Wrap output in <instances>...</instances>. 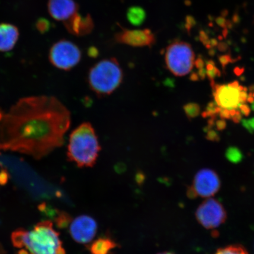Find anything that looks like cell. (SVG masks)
<instances>
[{"mask_svg": "<svg viewBox=\"0 0 254 254\" xmlns=\"http://www.w3.org/2000/svg\"><path fill=\"white\" fill-rule=\"evenodd\" d=\"M64 24L69 33L76 36H86L90 34L94 28V21L90 14L83 17L78 12L64 22Z\"/></svg>", "mask_w": 254, "mask_h": 254, "instance_id": "obj_13", "label": "cell"}, {"mask_svg": "<svg viewBox=\"0 0 254 254\" xmlns=\"http://www.w3.org/2000/svg\"><path fill=\"white\" fill-rule=\"evenodd\" d=\"M100 151L98 136L90 123H82L72 132L69 139L67 157L78 167H93Z\"/></svg>", "mask_w": 254, "mask_h": 254, "instance_id": "obj_4", "label": "cell"}, {"mask_svg": "<svg viewBox=\"0 0 254 254\" xmlns=\"http://www.w3.org/2000/svg\"><path fill=\"white\" fill-rule=\"evenodd\" d=\"M19 38L18 28L8 23L0 24V52L11 50Z\"/></svg>", "mask_w": 254, "mask_h": 254, "instance_id": "obj_14", "label": "cell"}, {"mask_svg": "<svg viewBox=\"0 0 254 254\" xmlns=\"http://www.w3.org/2000/svg\"><path fill=\"white\" fill-rule=\"evenodd\" d=\"M81 59V52L74 43L65 40L58 41L51 48L49 59L54 66L68 71L77 65Z\"/></svg>", "mask_w": 254, "mask_h": 254, "instance_id": "obj_7", "label": "cell"}, {"mask_svg": "<svg viewBox=\"0 0 254 254\" xmlns=\"http://www.w3.org/2000/svg\"><path fill=\"white\" fill-rule=\"evenodd\" d=\"M196 220L206 229H215L223 224L227 217L224 206L214 198H206L195 212Z\"/></svg>", "mask_w": 254, "mask_h": 254, "instance_id": "obj_9", "label": "cell"}, {"mask_svg": "<svg viewBox=\"0 0 254 254\" xmlns=\"http://www.w3.org/2000/svg\"><path fill=\"white\" fill-rule=\"evenodd\" d=\"M146 17L147 15L144 9L138 6L130 7L127 11V19L130 23L135 26H139L144 23Z\"/></svg>", "mask_w": 254, "mask_h": 254, "instance_id": "obj_16", "label": "cell"}, {"mask_svg": "<svg viewBox=\"0 0 254 254\" xmlns=\"http://www.w3.org/2000/svg\"><path fill=\"white\" fill-rule=\"evenodd\" d=\"M98 230V224L93 217L87 215L78 216L71 221L69 231L75 242L88 246L93 241Z\"/></svg>", "mask_w": 254, "mask_h": 254, "instance_id": "obj_10", "label": "cell"}, {"mask_svg": "<svg viewBox=\"0 0 254 254\" xmlns=\"http://www.w3.org/2000/svg\"><path fill=\"white\" fill-rule=\"evenodd\" d=\"M165 63L168 70L174 75L183 77L192 70L195 56L191 46L184 41H175L167 47Z\"/></svg>", "mask_w": 254, "mask_h": 254, "instance_id": "obj_6", "label": "cell"}, {"mask_svg": "<svg viewBox=\"0 0 254 254\" xmlns=\"http://www.w3.org/2000/svg\"><path fill=\"white\" fill-rule=\"evenodd\" d=\"M123 71L118 61L111 58L101 60L90 69L88 83L98 96L112 94L122 83Z\"/></svg>", "mask_w": 254, "mask_h": 254, "instance_id": "obj_5", "label": "cell"}, {"mask_svg": "<svg viewBox=\"0 0 254 254\" xmlns=\"http://www.w3.org/2000/svg\"><path fill=\"white\" fill-rule=\"evenodd\" d=\"M18 254H66L60 234L50 221L39 222L31 230L18 228L11 234Z\"/></svg>", "mask_w": 254, "mask_h": 254, "instance_id": "obj_2", "label": "cell"}, {"mask_svg": "<svg viewBox=\"0 0 254 254\" xmlns=\"http://www.w3.org/2000/svg\"><path fill=\"white\" fill-rule=\"evenodd\" d=\"M122 28L115 35L117 43L133 47H150L156 42V38L152 31L148 28L144 30H128Z\"/></svg>", "mask_w": 254, "mask_h": 254, "instance_id": "obj_11", "label": "cell"}, {"mask_svg": "<svg viewBox=\"0 0 254 254\" xmlns=\"http://www.w3.org/2000/svg\"><path fill=\"white\" fill-rule=\"evenodd\" d=\"M249 102L250 107V112L253 111V116L250 119L244 121V126L251 131H254V87L249 93Z\"/></svg>", "mask_w": 254, "mask_h": 254, "instance_id": "obj_18", "label": "cell"}, {"mask_svg": "<svg viewBox=\"0 0 254 254\" xmlns=\"http://www.w3.org/2000/svg\"><path fill=\"white\" fill-rule=\"evenodd\" d=\"M36 27L41 33H44L50 30L51 23L46 18H40L37 21Z\"/></svg>", "mask_w": 254, "mask_h": 254, "instance_id": "obj_19", "label": "cell"}, {"mask_svg": "<svg viewBox=\"0 0 254 254\" xmlns=\"http://www.w3.org/2000/svg\"><path fill=\"white\" fill-rule=\"evenodd\" d=\"M89 55L91 56H95L96 55H98V51L95 49V48H91L90 49H89Z\"/></svg>", "mask_w": 254, "mask_h": 254, "instance_id": "obj_20", "label": "cell"}, {"mask_svg": "<svg viewBox=\"0 0 254 254\" xmlns=\"http://www.w3.org/2000/svg\"><path fill=\"white\" fill-rule=\"evenodd\" d=\"M71 119L67 108L55 97L21 98L7 112L0 111V150L40 160L62 147Z\"/></svg>", "mask_w": 254, "mask_h": 254, "instance_id": "obj_1", "label": "cell"}, {"mask_svg": "<svg viewBox=\"0 0 254 254\" xmlns=\"http://www.w3.org/2000/svg\"><path fill=\"white\" fill-rule=\"evenodd\" d=\"M214 254H249V253L242 246L231 245L221 248Z\"/></svg>", "mask_w": 254, "mask_h": 254, "instance_id": "obj_17", "label": "cell"}, {"mask_svg": "<svg viewBox=\"0 0 254 254\" xmlns=\"http://www.w3.org/2000/svg\"><path fill=\"white\" fill-rule=\"evenodd\" d=\"M157 254H175L174 253H172V252H163V253H158Z\"/></svg>", "mask_w": 254, "mask_h": 254, "instance_id": "obj_21", "label": "cell"}, {"mask_svg": "<svg viewBox=\"0 0 254 254\" xmlns=\"http://www.w3.org/2000/svg\"><path fill=\"white\" fill-rule=\"evenodd\" d=\"M48 10L54 19L64 23L77 13L78 5L74 0H49Z\"/></svg>", "mask_w": 254, "mask_h": 254, "instance_id": "obj_12", "label": "cell"}, {"mask_svg": "<svg viewBox=\"0 0 254 254\" xmlns=\"http://www.w3.org/2000/svg\"><path fill=\"white\" fill-rule=\"evenodd\" d=\"M214 105L209 109L222 118L239 122L243 116H249L250 107L249 93L237 81L225 84H216L213 87Z\"/></svg>", "mask_w": 254, "mask_h": 254, "instance_id": "obj_3", "label": "cell"}, {"mask_svg": "<svg viewBox=\"0 0 254 254\" xmlns=\"http://www.w3.org/2000/svg\"><path fill=\"white\" fill-rule=\"evenodd\" d=\"M221 188V180L214 170L202 169L196 174L187 190L189 198H211Z\"/></svg>", "mask_w": 254, "mask_h": 254, "instance_id": "obj_8", "label": "cell"}, {"mask_svg": "<svg viewBox=\"0 0 254 254\" xmlns=\"http://www.w3.org/2000/svg\"><path fill=\"white\" fill-rule=\"evenodd\" d=\"M118 244L109 236H103L92 241L88 245L90 254H111Z\"/></svg>", "mask_w": 254, "mask_h": 254, "instance_id": "obj_15", "label": "cell"}]
</instances>
